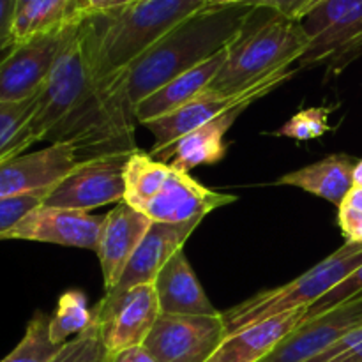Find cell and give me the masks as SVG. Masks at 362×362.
<instances>
[{
    "label": "cell",
    "instance_id": "5bb4252c",
    "mask_svg": "<svg viewBox=\"0 0 362 362\" xmlns=\"http://www.w3.org/2000/svg\"><path fill=\"white\" fill-rule=\"evenodd\" d=\"M81 163L71 144H49L41 151L0 163V198L52 189Z\"/></svg>",
    "mask_w": 362,
    "mask_h": 362
},
{
    "label": "cell",
    "instance_id": "e575fe53",
    "mask_svg": "<svg viewBox=\"0 0 362 362\" xmlns=\"http://www.w3.org/2000/svg\"><path fill=\"white\" fill-rule=\"evenodd\" d=\"M110 362H158L156 357L145 349L144 345L131 346V349L120 350V352L112 354Z\"/></svg>",
    "mask_w": 362,
    "mask_h": 362
},
{
    "label": "cell",
    "instance_id": "4dcf8cb0",
    "mask_svg": "<svg viewBox=\"0 0 362 362\" xmlns=\"http://www.w3.org/2000/svg\"><path fill=\"white\" fill-rule=\"evenodd\" d=\"M361 293H362V265L356 272H354V274H350L341 285H338L334 290H331L327 296L322 297L318 303H315L313 306L308 310L306 318H304V320L318 317V315H322L324 311L331 310V308L338 306V304L346 303V300L354 299V297L361 296Z\"/></svg>",
    "mask_w": 362,
    "mask_h": 362
},
{
    "label": "cell",
    "instance_id": "8fae6325",
    "mask_svg": "<svg viewBox=\"0 0 362 362\" xmlns=\"http://www.w3.org/2000/svg\"><path fill=\"white\" fill-rule=\"evenodd\" d=\"M67 30L18 42L0 60V105L27 101L41 92L62 49Z\"/></svg>",
    "mask_w": 362,
    "mask_h": 362
},
{
    "label": "cell",
    "instance_id": "d590c367",
    "mask_svg": "<svg viewBox=\"0 0 362 362\" xmlns=\"http://www.w3.org/2000/svg\"><path fill=\"white\" fill-rule=\"evenodd\" d=\"M83 2L90 13H108V11L129 6L136 0H83Z\"/></svg>",
    "mask_w": 362,
    "mask_h": 362
},
{
    "label": "cell",
    "instance_id": "74e56055",
    "mask_svg": "<svg viewBox=\"0 0 362 362\" xmlns=\"http://www.w3.org/2000/svg\"><path fill=\"white\" fill-rule=\"evenodd\" d=\"M341 205H349V207H354V209H357V211H362V187H354Z\"/></svg>",
    "mask_w": 362,
    "mask_h": 362
},
{
    "label": "cell",
    "instance_id": "8992f818",
    "mask_svg": "<svg viewBox=\"0 0 362 362\" xmlns=\"http://www.w3.org/2000/svg\"><path fill=\"white\" fill-rule=\"evenodd\" d=\"M300 23L310 45L297 69L327 66L339 73L362 53V0H324Z\"/></svg>",
    "mask_w": 362,
    "mask_h": 362
},
{
    "label": "cell",
    "instance_id": "7402d4cb",
    "mask_svg": "<svg viewBox=\"0 0 362 362\" xmlns=\"http://www.w3.org/2000/svg\"><path fill=\"white\" fill-rule=\"evenodd\" d=\"M356 163V159L346 154H332L296 172L285 173L276 184L300 187L315 197L331 202L336 207H341L345 198L354 189Z\"/></svg>",
    "mask_w": 362,
    "mask_h": 362
},
{
    "label": "cell",
    "instance_id": "9a60e30c",
    "mask_svg": "<svg viewBox=\"0 0 362 362\" xmlns=\"http://www.w3.org/2000/svg\"><path fill=\"white\" fill-rule=\"evenodd\" d=\"M235 200L237 197L233 194L211 189L187 172L172 166L161 189L140 212L154 223L180 225L204 219L212 211L233 204Z\"/></svg>",
    "mask_w": 362,
    "mask_h": 362
},
{
    "label": "cell",
    "instance_id": "83f0119b",
    "mask_svg": "<svg viewBox=\"0 0 362 362\" xmlns=\"http://www.w3.org/2000/svg\"><path fill=\"white\" fill-rule=\"evenodd\" d=\"M37 95L21 103L0 105V163L21 154L18 148V134L34 113Z\"/></svg>",
    "mask_w": 362,
    "mask_h": 362
},
{
    "label": "cell",
    "instance_id": "3957f363",
    "mask_svg": "<svg viewBox=\"0 0 362 362\" xmlns=\"http://www.w3.org/2000/svg\"><path fill=\"white\" fill-rule=\"evenodd\" d=\"M207 7L209 0H136L108 13H90L81 25L99 73L117 74Z\"/></svg>",
    "mask_w": 362,
    "mask_h": 362
},
{
    "label": "cell",
    "instance_id": "2e32d148",
    "mask_svg": "<svg viewBox=\"0 0 362 362\" xmlns=\"http://www.w3.org/2000/svg\"><path fill=\"white\" fill-rule=\"evenodd\" d=\"M151 225L152 221L144 212L136 211L124 200L105 214L95 253L101 264L106 293L112 292L120 281L126 265Z\"/></svg>",
    "mask_w": 362,
    "mask_h": 362
},
{
    "label": "cell",
    "instance_id": "ac0fdd59",
    "mask_svg": "<svg viewBox=\"0 0 362 362\" xmlns=\"http://www.w3.org/2000/svg\"><path fill=\"white\" fill-rule=\"evenodd\" d=\"M308 310L285 311L226 336L207 362H260L306 318Z\"/></svg>",
    "mask_w": 362,
    "mask_h": 362
},
{
    "label": "cell",
    "instance_id": "d6986e66",
    "mask_svg": "<svg viewBox=\"0 0 362 362\" xmlns=\"http://www.w3.org/2000/svg\"><path fill=\"white\" fill-rule=\"evenodd\" d=\"M163 315H218L214 304L198 281L184 250L177 251L154 281Z\"/></svg>",
    "mask_w": 362,
    "mask_h": 362
},
{
    "label": "cell",
    "instance_id": "603a6c76",
    "mask_svg": "<svg viewBox=\"0 0 362 362\" xmlns=\"http://www.w3.org/2000/svg\"><path fill=\"white\" fill-rule=\"evenodd\" d=\"M88 14L83 0H30L18 11L13 41L18 45L37 35L64 32L81 23Z\"/></svg>",
    "mask_w": 362,
    "mask_h": 362
},
{
    "label": "cell",
    "instance_id": "d6a6232c",
    "mask_svg": "<svg viewBox=\"0 0 362 362\" xmlns=\"http://www.w3.org/2000/svg\"><path fill=\"white\" fill-rule=\"evenodd\" d=\"M338 223L346 243L362 244V211L341 205L338 207Z\"/></svg>",
    "mask_w": 362,
    "mask_h": 362
},
{
    "label": "cell",
    "instance_id": "f1b7e54d",
    "mask_svg": "<svg viewBox=\"0 0 362 362\" xmlns=\"http://www.w3.org/2000/svg\"><path fill=\"white\" fill-rule=\"evenodd\" d=\"M331 108L325 106H313L297 112L290 120H286L278 131H274V136L292 138L296 141H310L322 138L325 133L331 131L329 124Z\"/></svg>",
    "mask_w": 362,
    "mask_h": 362
},
{
    "label": "cell",
    "instance_id": "5b68a950",
    "mask_svg": "<svg viewBox=\"0 0 362 362\" xmlns=\"http://www.w3.org/2000/svg\"><path fill=\"white\" fill-rule=\"evenodd\" d=\"M362 265V244L345 243L339 250L311 267L299 278L286 285L264 290L243 300L226 313H223L226 324V334L240 331L244 327L276 317L290 310L311 308L315 303L327 296L331 290L341 285L350 274Z\"/></svg>",
    "mask_w": 362,
    "mask_h": 362
},
{
    "label": "cell",
    "instance_id": "1f68e13d",
    "mask_svg": "<svg viewBox=\"0 0 362 362\" xmlns=\"http://www.w3.org/2000/svg\"><path fill=\"white\" fill-rule=\"evenodd\" d=\"M311 0H247V6L255 9H267L281 14V16L290 18V20H303L306 14L308 6Z\"/></svg>",
    "mask_w": 362,
    "mask_h": 362
},
{
    "label": "cell",
    "instance_id": "ab89813d",
    "mask_svg": "<svg viewBox=\"0 0 362 362\" xmlns=\"http://www.w3.org/2000/svg\"><path fill=\"white\" fill-rule=\"evenodd\" d=\"M247 0H209L211 7H223V6H235V4H244Z\"/></svg>",
    "mask_w": 362,
    "mask_h": 362
},
{
    "label": "cell",
    "instance_id": "44dd1931",
    "mask_svg": "<svg viewBox=\"0 0 362 362\" xmlns=\"http://www.w3.org/2000/svg\"><path fill=\"white\" fill-rule=\"evenodd\" d=\"M226 53H228V48L221 49L214 57L207 59L205 62L198 64L197 67L186 71L180 76L173 78L165 87L156 90L147 99H144L134 108V119H136V122L141 126V124L148 122V120L168 115V113L175 112L180 106H184L191 99L197 98L198 94H202L212 83L216 74L219 73L221 66L225 64Z\"/></svg>",
    "mask_w": 362,
    "mask_h": 362
},
{
    "label": "cell",
    "instance_id": "b9f144b4",
    "mask_svg": "<svg viewBox=\"0 0 362 362\" xmlns=\"http://www.w3.org/2000/svg\"><path fill=\"white\" fill-rule=\"evenodd\" d=\"M28 2H30V0H18V11H20L23 6H27Z\"/></svg>",
    "mask_w": 362,
    "mask_h": 362
},
{
    "label": "cell",
    "instance_id": "f546056e",
    "mask_svg": "<svg viewBox=\"0 0 362 362\" xmlns=\"http://www.w3.org/2000/svg\"><path fill=\"white\" fill-rule=\"evenodd\" d=\"M55 187V186H53ZM52 187V189H53ZM52 189L37 191V193L21 194V197L0 198V237L9 232L13 226H16L28 212L42 205L45 198Z\"/></svg>",
    "mask_w": 362,
    "mask_h": 362
},
{
    "label": "cell",
    "instance_id": "ffe728a7",
    "mask_svg": "<svg viewBox=\"0 0 362 362\" xmlns=\"http://www.w3.org/2000/svg\"><path fill=\"white\" fill-rule=\"evenodd\" d=\"M243 112V108L232 110V112L197 127L191 133L179 138L172 147L152 156V158H158L159 161L168 163L173 168L187 173L197 166L216 165V163L223 161L226 156L225 134L228 133V129Z\"/></svg>",
    "mask_w": 362,
    "mask_h": 362
},
{
    "label": "cell",
    "instance_id": "836d02e7",
    "mask_svg": "<svg viewBox=\"0 0 362 362\" xmlns=\"http://www.w3.org/2000/svg\"><path fill=\"white\" fill-rule=\"evenodd\" d=\"M18 14V0H0V42L13 41V27Z\"/></svg>",
    "mask_w": 362,
    "mask_h": 362
},
{
    "label": "cell",
    "instance_id": "7c38bea8",
    "mask_svg": "<svg viewBox=\"0 0 362 362\" xmlns=\"http://www.w3.org/2000/svg\"><path fill=\"white\" fill-rule=\"evenodd\" d=\"M362 325V293L303 320L260 362H311L343 334Z\"/></svg>",
    "mask_w": 362,
    "mask_h": 362
},
{
    "label": "cell",
    "instance_id": "484cf974",
    "mask_svg": "<svg viewBox=\"0 0 362 362\" xmlns=\"http://www.w3.org/2000/svg\"><path fill=\"white\" fill-rule=\"evenodd\" d=\"M59 349L60 345H55L49 338V317L35 311L21 341L0 362H48Z\"/></svg>",
    "mask_w": 362,
    "mask_h": 362
},
{
    "label": "cell",
    "instance_id": "30bf717a",
    "mask_svg": "<svg viewBox=\"0 0 362 362\" xmlns=\"http://www.w3.org/2000/svg\"><path fill=\"white\" fill-rule=\"evenodd\" d=\"M129 156H105L81 161L48 193L42 205L88 212L124 200V166Z\"/></svg>",
    "mask_w": 362,
    "mask_h": 362
},
{
    "label": "cell",
    "instance_id": "4316f807",
    "mask_svg": "<svg viewBox=\"0 0 362 362\" xmlns=\"http://www.w3.org/2000/svg\"><path fill=\"white\" fill-rule=\"evenodd\" d=\"M48 362H110L99 322L94 318L85 331L67 339Z\"/></svg>",
    "mask_w": 362,
    "mask_h": 362
},
{
    "label": "cell",
    "instance_id": "ba28073f",
    "mask_svg": "<svg viewBox=\"0 0 362 362\" xmlns=\"http://www.w3.org/2000/svg\"><path fill=\"white\" fill-rule=\"evenodd\" d=\"M226 336L223 313H161L144 346L158 362H207Z\"/></svg>",
    "mask_w": 362,
    "mask_h": 362
},
{
    "label": "cell",
    "instance_id": "4fadbf2b",
    "mask_svg": "<svg viewBox=\"0 0 362 362\" xmlns=\"http://www.w3.org/2000/svg\"><path fill=\"white\" fill-rule=\"evenodd\" d=\"M105 216L39 205L0 240H30L80 250H98L99 232Z\"/></svg>",
    "mask_w": 362,
    "mask_h": 362
},
{
    "label": "cell",
    "instance_id": "f35d334b",
    "mask_svg": "<svg viewBox=\"0 0 362 362\" xmlns=\"http://www.w3.org/2000/svg\"><path fill=\"white\" fill-rule=\"evenodd\" d=\"M354 187H362V159L356 163L354 168Z\"/></svg>",
    "mask_w": 362,
    "mask_h": 362
},
{
    "label": "cell",
    "instance_id": "8d00e7d4",
    "mask_svg": "<svg viewBox=\"0 0 362 362\" xmlns=\"http://www.w3.org/2000/svg\"><path fill=\"white\" fill-rule=\"evenodd\" d=\"M327 362H362V341L357 346H354L349 352L341 354V356L334 357V359Z\"/></svg>",
    "mask_w": 362,
    "mask_h": 362
},
{
    "label": "cell",
    "instance_id": "cb8c5ba5",
    "mask_svg": "<svg viewBox=\"0 0 362 362\" xmlns=\"http://www.w3.org/2000/svg\"><path fill=\"white\" fill-rule=\"evenodd\" d=\"M172 166L145 154L140 148L129 154L124 166V202L141 211L158 194Z\"/></svg>",
    "mask_w": 362,
    "mask_h": 362
},
{
    "label": "cell",
    "instance_id": "52a82bcc",
    "mask_svg": "<svg viewBox=\"0 0 362 362\" xmlns=\"http://www.w3.org/2000/svg\"><path fill=\"white\" fill-rule=\"evenodd\" d=\"M296 73L297 67L293 66L290 69L281 71V73L267 78V80L258 81L253 87L246 88L243 92H237V94L219 95L204 90L197 98L191 99L189 103H186L179 110H175V112L141 124L154 136V147H152L151 156L166 151L179 138H182L184 134L191 133L197 127L204 126V124L211 122V120L218 119V117L225 115V113L232 112V110H246L255 101H258L260 98L267 95L269 92L278 88L279 85L288 81Z\"/></svg>",
    "mask_w": 362,
    "mask_h": 362
},
{
    "label": "cell",
    "instance_id": "60d3db41",
    "mask_svg": "<svg viewBox=\"0 0 362 362\" xmlns=\"http://www.w3.org/2000/svg\"><path fill=\"white\" fill-rule=\"evenodd\" d=\"M322 2H324V0H311V2H310V6H308V9H306V14L310 13V11H313L315 7H317V6H320ZM306 14H304V16H306Z\"/></svg>",
    "mask_w": 362,
    "mask_h": 362
},
{
    "label": "cell",
    "instance_id": "7a4b0ae2",
    "mask_svg": "<svg viewBox=\"0 0 362 362\" xmlns=\"http://www.w3.org/2000/svg\"><path fill=\"white\" fill-rule=\"evenodd\" d=\"M247 4L207 7L177 25L161 41L124 69L131 110L173 78L228 48L255 14Z\"/></svg>",
    "mask_w": 362,
    "mask_h": 362
},
{
    "label": "cell",
    "instance_id": "e0dca14e",
    "mask_svg": "<svg viewBox=\"0 0 362 362\" xmlns=\"http://www.w3.org/2000/svg\"><path fill=\"white\" fill-rule=\"evenodd\" d=\"M200 223L202 219L180 223V225L152 221L151 228L147 230L140 246L131 257L129 264L126 265L120 281L108 293L124 292V290L140 285H154L161 269L168 264V260L177 251L184 250V244L187 243L191 233L198 228Z\"/></svg>",
    "mask_w": 362,
    "mask_h": 362
},
{
    "label": "cell",
    "instance_id": "277c9868",
    "mask_svg": "<svg viewBox=\"0 0 362 362\" xmlns=\"http://www.w3.org/2000/svg\"><path fill=\"white\" fill-rule=\"evenodd\" d=\"M308 45L310 37L299 20L257 9L239 37L228 46L225 64L205 90L219 95L246 90L296 66Z\"/></svg>",
    "mask_w": 362,
    "mask_h": 362
},
{
    "label": "cell",
    "instance_id": "d4e9b609",
    "mask_svg": "<svg viewBox=\"0 0 362 362\" xmlns=\"http://www.w3.org/2000/svg\"><path fill=\"white\" fill-rule=\"evenodd\" d=\"M94 322V311L88 308L87 296L80 290H67L60 296L55 313L49 317V338L55 345H64L71 336L80 334Z\"/></svg>",
    "mask_w": 362,
    "mask_h": 362
},
{
    "label": "cell",
    "instance_id": "6da1fadb",
    "mask_svg": "<svg viewBox=\"0 0 362 362\" xmlns=\"http://www.w3.org/2000/svg\"><path fill=\"white\" fill-rule=\"evenodd\" d=\"M81 23L67 30L34 113L18 134L21 154L37 141L71 144L81 161L138 151L124 71L99 73Z\"/></svg>",
    "mask_w": 362,
    "mask_h": 362
},
{
    "label": "cell",
    "instance_id": "9c48e42d",
    "mask_svg": "<svg viewBox=\"0 0 362 362\" xmlns=\"http://www.w3.org/2000/svg\"><path fill=\"white\" fill-rule=\"evenodd\" d=\"M92 311L101 325L110 356L131 346L144 345L161 315L154 285H140L124 292L106 293Z\"/></svg>",
    "mask_w": 362,
    "mask_h": 362
}]
</instances>
